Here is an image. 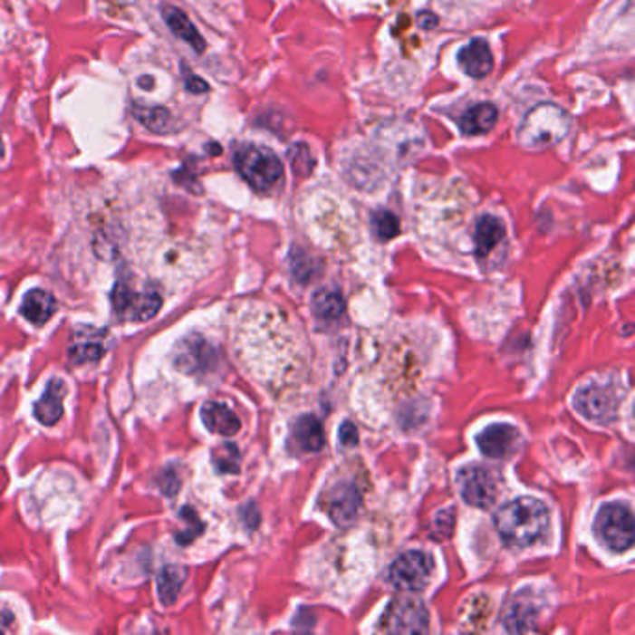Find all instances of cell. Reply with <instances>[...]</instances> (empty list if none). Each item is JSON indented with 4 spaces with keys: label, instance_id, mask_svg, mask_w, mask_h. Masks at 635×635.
I'll list each match as a JSON object with an SVG mask.
<instances>
[{
    "label": "cell",
    "instance_id": "cell-1",
    "mask_svg": "<svg viewBox=\"0 0 635 635\" xmlns=\"http://www.w3.org/2000/svg\"><path fill=\"white\" fill-rule=\"evenodd\" d=\"M495 526L507 546L526 548L546 534L548 509L541 500L522 496L496 511Z\"/></svg>",
    "mask_w": 635,
    "mask_h": 635
},
{
    "label": "cell",
    "instance_id": "cell-2",
    "mask_svg": "<svg viewBox=\"0 0 635 635\" xmlns=\"http://www.w3.org/2000/svg\"><path fill=\"white\" fill-rule=\"evenodd\" d=\"M572 118L569 111L553 102H541L534 106L526 118L522 120L518 127V143L530 149V151H539V149H548L557 145L571 132Z\"/></svg>",
    "mask_w": 635,
    "mask_h": 635
},
{
    "label": "cell",
    "instance_id": "cell-3",
    "mask_svg": "<svg viewBox=\"0 0 635 635\" xmlns=\"http://www.w3.org/2000/svg\"><path fill=\"white\" fill-rule=\"evenodd\" d=\"M238 173L258 192H268L283 177V164L266 147L245 145L235 155Z\"/></svg>",
    "mask_w": 635,
    "mask_h": 635
},
{
    "label": "cell",
    "instance_id": "cell-4",
    "mask_svg": "<svg viewBox=\"0 0 635 635\" xmlns=\"http://www.w3.org/2000/svg\"><path fill=\"white\" fill-rule=\"evenodd\" d=\"M594 534L613 552H624L635 543V516L622 504H606L596 515Z\"/></svg>",
    "mask_w": 635,
    "mask_h": 635
},
{
    "label": "cell",
    "instance_id": "cell-5",
    "mask_svg": "<svg viewBox=\"0 0 635 635\" xmlns=\"http://www.w3.org/2000/svg\"><path fill=\"white\" fill-rule=\"evenodd\" d=\"M381 628L389 635H428L429 611L415 596H398L381 617Z\"/></svg>",
    "mask_w": 635,
    "mask_h": 635
},
{
    "label": "cell",
    "instance_id": "cell-6",
    "mask_svg": "<svg viewBox=\"0 0 635 635\" xmlns=\"http://www.w3.org/2000/svg\"><path fill=\"white\" fill-rule=\"evenodd\" d=\"M624 394L610 385H589L576 394V409L578 413L592 422L610 424L619 415V405Z\"/></svg>",
    "mask_w": 635,
    "mask_h": 635
},
{
    "label": "cell",
    "instance_id": "cell-7",
    "mask_svg": "<svg viewBox=\"0 0 635 635\" xmlns=\"http://www.w3.org/2000/svg\"><path fill=\"white\" fill-rule=\"evenodd\" d=\"M433 572V559L424 552H407L399 555L390 567L389 582L407 592L422 591L429 583Z\"/></svg>",
    "mask_w": 635,
    "mask_h": 635
},
{
    "label": "cell",
    "instance_id": "cell-8",
    "mask_svg": "<svg viewBox=\"0 0 635 635\" xmlns=\"http://www.w3.org/2000/svg\"><path fill=\"white\" fill-rule=\"evenodd\" d=\"M457 483L461 496L468 505L489 509L498 496V483L491 470L472 465L459 472Z\"/></svg>",
    "mask_w": 635,
    "mask_h": 635
},
{
    "label": "cell",
    "instance_id": "cell-9",
    "mask_svg": "<svg viewBox=\"0 0 635 635\" xmlns=\"http://www.w3.org/2000/svg\"><path fill=\"white\" fill-rule=\"evenodd\" d=\"M216 362V350L201 334H190L184 339L173 355V364L184 373H203Z\"/></svg>",
    "mask_w": 635,
    "mask_h": 635
},
{
    "label": "cell",
    "instance_id": "cell-10",
    "mask_svg": "<svg viewBox=\"0 0 635 635\" xmlns=\"http://www.w3.org/2000/svg\"><path fill=\"white\" fill-rule=\"evenodd\" d=\"M325 511L336 526L346 528L353 524L361 511V495L350 483H341L332 487L327 496Z\"/></svg>",
    "mask_w": 635,
    "mask_h": 635
},
{
    "label": "cell",
    "instance_id": "cell-11",
    "mask_svg": "<svg viewBox=\"0 0 635 635\" xmlns=\"http://www.w3.org/2000/svg\"><path fill=\"white\" fill-rule=\"evenodd\" d=\"M520 433L509 424H493L477 435V446L485 457L505 459L515 454Z\"/></svg>",
    "mask_w": 635,
    "mask_h": 635
},
{
    "label": "cell",
    "instance_id": "cell-12",
    "mask_svg": "<svg viewBox=\"0 0 635 635\" xmlns=\"http://www.w3.org/2000/svg\"><path fill=\"white\" fill-rule=\"evenodd\" d=\"M539 611L534 592H516L504 611V628L513 635H524L535 624Z\"/></svg>",
    "mask_w": 635,
    "mask_h": 635
},
{
    "label": "cell",
    "instance_id": "cell-13",
    "mask_svg": "<svg viewBox=\"0 0 635 635\" xmlns=\"http://www.w3.org/2000/svg\"><path fill=\"white\" fill-rule=\"evenodd\" d=\"M457 62L461 69L472 79H483L493 71L495 60L493 53L485 40H474L461 49Z\"/></svg>",
    "mask_w": 635,
    "mask_h": 635
},
{
    "label": "cell",
    "instance_id": "cell-14",
    "mask_svg": "<svg viewBox=\"0 0 635 635\" xmlns=\"http://www.w3.org/2000/svg\"><path fill=\"white\" fill-rule=\"evenodd\" d=\"M201 419L208 431L223 435V437H235L242 424L240 419L233 413V410L226 403L217 401H207L201 409Z\"/></svg>",
    "mask_w": 635,
    "mask_h": 635
},
{
    "label": "cell",
    "instance_id": "cell-15",
    "mask_svg": "<svg viewBox=\"0 0 635 635\" xmlns=\"http://www.w3.org/2000/svg\"><path fill=\"white\" fill-rule=\"evenodd\" d=\"M63 396L65 383L62 380H53L42 399L34 405V417L45 426L56 424L63 415Z\"/></svg>",
    "mask_w": 635,
    "mask_h": 635
},
{
    "label": "cell",
    "instance_id": "cell-16",
    "mask_svg": "<svg viewBox=\"0 0 635 635\" xmlns=\"http://www.w3.org/2000/svg\"><path fill=\"white\" fill-rule=\"evenodd\" d=\"M56 309H58V303L54 300V295L45 290L35 288L24 295L21 314L34 325H43L53 318Z\"/></svg>",
    "mask_w": 635,
    "mask_h": 635
},
{
    "label": "cell",
    "instance_id": "cell-17",
    "mask_svg": "<svg viewBox=\"0 0 635 635\" xmlns=\"http://www.w3.org/2000/svg\"><path fill=\"white\" fill-rule=\"evenodd\" d=\"M505 238V227L504 223L495 217V216H483L477 226H476V233H474V242H476V256L477 258H485L487 255H491L496 245L502 244V240Z\"/></svg>",
    "mask_w": 635,
    "mask_h": 635
},
{
    "label": "cell",
    "instance_id": "cell-18",
    "mask_svg": "<svg viewBox=\"0 0 635 635\" xmlns=\"http://www.w3.org/2000/svg\"><path fill=\"white\" fill-rule=\"evenodd\" d=\"M162 17L166 21V24L171 28V32L180 37L182 42L188 43L196 53H205L207 49V43L203 40V35L196 30V26L192 24V21L186 17L178 8H173V6H166L162 10Z\"/></svg>",
    "mask_w": 635,
    "mask_h": 635
},
{
    "label": "cell",
    "instance_id": "cell-19",
    "mask_svg": "<svg viewBox=\"0 0 635 635\" xmlns=\"http://www.w3.org/2000/svg\"><path fill=\"white\" fill-rule=\"evenodd\" d=\"M498 121V110L495 104L491 102H483V104H476L470 110H467L459 127L465 134L468 136H477V134H485L495 129Z\"/></svg>",
    "mask_w": 635,
    "mask_h": 635
},
{
    "label": "cell",
    "instance_id": "cell-20",
    "mask_svg": "<svg viewBox=\"0 0 635 635\" xmlns=\"http://www.w3.org/2000/svg\"><path fill=\"white\" fill-rule=\"evenodd\" d=\"M292 435L303 452H320L325 442L322 422L313 415L297 419L292 428Z\"/></svg>",
    "mask_w": 635,
    "mask_h": 635
},
{
    "label": "cell",
    "instance_id": "cell-21",
    "mask_svg": "<svg viewBox=\"0 0 635 635\" xmlns=\"http://www.w3.org/2000/svg\"><path fill=\"white\" fill-rule=\"evenodd\" d=\"M313 311L316 318L323 322H332V320H339L344 314L346 305L339 292L323 288V290H318L313 297Z\"/></svg>",
    "mask_w": 635,
    "mask_h": 635
},
{
    "label": "cell",
    "instance_id": "cell-22",
    "mask_svg": "<svg viewBox=\"0 0 635 635\" xmlns=\"http://www.w3.org/2000/svg\"><path fill=\"white\" fill-rule=\"evenodd\" d=\"M132 114L147 130L157 132V134H164L171 127V114L162 106L134 104Z\"/></svg>",
    "mask_w": 635,
    "mask_h": 635
},
{
    "label": "cell",
    "instance_id": "cell-23",
    "mask_svg": "<svg viewBox=\"0 0 635 635\" xmlns=\"http://www.w3.org/2000/svg\"><path fill=\"white\" fill-rule=\"evenodd\" d=\"M186 571L177 565H168L159 574V596L164 606H171L184 585Z\"/></svg>",
    "mask_w": 635,
    "mask_h": 635
},
{
    "label": "cell",
    "instance_id": "cell-24",
    "mask_svg": "<svg viewBox=\"0 0 635 635\" xmlns=\"http://www.w3.org/2000/svg\"><path fill=\"white\" fill-rule=\"evenodd\" d=\"M491 611H493V604L487 596L485 594L476 596V599H472L465 610V613H467V617L463 619L465 628L470 633H477V631L485 630V626H487V622H489Z\"/></svg>",
    "mask_w": 635,
    "mask_h": 635
},
{
    "label": "cell",
    "instance_id": "cell-25",
    "mask_svg": "<svg viewBox=\"0 0 635 635\" xmlns=\"http://www.w3.org/2000/svg\"><path fill=\"white\" fill-rule=\"evenodd\" d=\"M160 307H162V297L157 292L134 293L127 314L132 320L145 322V320H151L160 311Z\"/></svg>",
    "mask_w": 635,
    "mask_h": 635
},
{
    "label": "cell",
    "instance_id": "cell-26",
    "mask_svg": "<svg viewBox=\"0 0 635 635\" xmlns=\"http://www.w3.org/2000/svg\"><path fill=\"white\" fill-rule=\"evenodd\" d=\"M102 355H104V346L97 339H82L79 342H74L69 350V357L74 364L97 362Z\"/></svg>",
    "mask_w": 635,
    "mask_h": 635
},
{
    "label": "cell",
    "instance_id": "cell-27",
    "mask_svg": "<svg viewBox=\"0 0 635 635\" xmlns=\"http://www.w3.org/2000/svg\"><path fill=\"white\" fill-rule=\"evenodd\" d=\"M292 171L297 177H309L316 166V160L311 155V149L307 143H293L288 151Z\"/></svg>",
    "mask_w": 635,
    "mask_h": 635
},
{
    "label": "cell",
    "instance_id": "cell-28",
    "mask_svg": "<svg viewBox=\"0 0 635 635\" xmlns=\"http://www.w3.org/2000/svg\"><path fill=\"white\" fill-rule=\"evenodd\" d=\"M214 465L223 474H236L240 470V452L235 444H226L214 452Z\"/></svg>",
    "mask_w": 635,
    "mask_h": 635
},
{
    "label": "cell",
    "instance_id": "cell-29",
    "mask_svg": "<svg viewBox=\"0 0 635 635\" xmlns=\"http://www.w3.org/2000/svg\"><path fill=\"white\" fill-rule=\"evenodd\" d=\"M371 223L373 229H376V235L381 240H392L399 235V219L389 210H380L373 214Z\"/></svg>",
    "mask_w": 635,
    "mask_h": 635
},
{
    "label": "cell",
    "instance_id": "cell-30",
    "mask_svg": "<svg viewBox=\"0 0 635 635\" xmlns=\"http://www.w3.org/2000/svg\"><path fill=\"white\" fill-rule=\"evenodd\" d=\"M180 516H182L186 522H188L190 528H188V530H184L182 534H178V535H177V541H178L180 544H190V543L203 532V524L199 522L197 515L194 513V509H190V507H184V509L180 511Z\"/></svg>",
    "mask_w": 635,
    "mask_h": 635
},
{
    "label": "cell",
    "instance_id": "cell-31",
    "mask_svg": "<svg viewBox=\"0 0 635 635\" xmlns=\"http://www.w3.org/2000/svg\"><path fill=\"white\" fill-rule=\"evenodd\" d=\"M132 295H134V292L127 284H123V283L116 284L114 292H111V305H114V311L118 314H121V316L127 314L130 302H132Z\"/></svg>",
    "mask_w": 635,
    "mask_h": 635
},
{
    "label": "cell",
    "instance_id": "cell-32",
    "mask_svg": "<svg viewBox=\"0 0 635 635\" xmlns=\"http://www.w3.org/2000/svg\"><path fill=\"white\" fill-rule=\"evenodd\" d=\"M456 522V511L454 509H442L435 516V532L438 537H450L454 532Z\"/></svg>",
    "mask_w": 635,
    "mask_h": 635
},
{
    "label": "cell",
    "instance_id": "cell-33",
    "mask_svg": "<svg viewBox=\"0 0 635 635\" xmlns=\"http://www.w3.org/2000/svg\"><path fill=\"white\" fill-rule=\"evenodd\" d=\"M159 485H160V489L166 496L173 498L177 493H178V487H180V479L177 476V472L173 468H168L160 479H159Z\"/></svg>",
    "mask_w": 635,
    "mask_h": 635
},
{
    "label": "cell",
    "instance_id": "cell-34",
    "mask_svg": "<svg viewBox=\"0 0 635 635\" xmlns=\"http://www.w3.org/2000/svg\"><path fill=\"white\" fill-rule=\"evenodd\" d=\"M313 263V260L307 256V255H302V256H292V272L295 277H300V281L307 283L314 274H311L309 270V265Z\"/></svg>",
    "mask_w": 635,
    "mask_h": 635
},
{
    "label": "cell",
    "instance_id": "cell-35",
    "mask_svg": "<svg viewBox=\"0 0 635 635\" xmlns=\"http://www.w3.org/2000/svg\"><path fill=\"white\" fill-rule=\"evenodd\" d=\"M182 71H184L182 72L184 74V86L190 93H207L210 90L208 84L203 79L196 77V74H192V71L188 67L182 65Z\"/></svg>",
    "mask_w": 635,
    "mask_h": 635
},
{
    "label": "cell",
    "instance_id": "cell-36",
    "mask_svg": "<svg viewBox=\"0 0 635 635\" xmlns=\"http://www.w3.org/2000/svg\"><path fill=\"white\" fill-rule=\"evenodd\" d=\"M339 437H341V442H342L344 446H355V444L359 442V431H357V428H355L353 422H344V424L341 426Z\"/></svg>",
    "mask_w": 635,
    "mask_h": 635
},
{
    "label": "cell",
    "instance_id": "cell-37",
    "mask_svg": "<svg viewBox=\"0 0 635 635\" xmlns=\"http://www.w3.org/2000/svg\"><path fill=\"white\" fill-rule=\"evenodd\" d=\"M15 619L10 611L0 610V635H14Z\"/></svg>",
    "mask_w": 635,
    "mask_h": 635
},
{
    "label": "cell",
    "instance_id": "cell-38",
    "mask_svg": "<svg viewBox=\"0 0 635 635\" xmlns=\"http://www.w3.org/2000/svg\"><path fill=\"white\" fill-rule=\"evenodd\" d=\"M244 516H245V522H247V526H249V528H256V524L260 522V515H258L255 504H249V505L245 507Z\"/></svg>",
    "mask_w": 635,
    "mask_h": 635
},
{
    "label": "cell",
    "instance_id": "cell-39",
    "mask_svg": "<svg viewBox=\"0 0 635 635\" xmlns=\"http://www.w3.org/2000/svg\"><path fill=\"white\" fill-rule=\"evenodd\" d=\"M419 24H420L424 30H433V28L438 24V19H437V15H433V14H429V12H422V14L419 15Z\"/></svg>",
    "mask_w": 635,
    "mask_h": 635
},
{
    "label": "cell",
    "instance_id": "cell-40",
    "mask_svg": "<svg viewBox=\"0 0 635 635\" xmlns=\"http://www.w3.org/2000/svg\"><path fill=\"white\" fill-rule=\"evenodd\" d=\"M138 84L143 86V90H151L153 84H155V81H153L151 77H141V79L138 81Z\"/></svg>",
    "mask_w": 635,
    "mask_h": 635
},
{
    "label": "cell",
    "instance_id": "cell-41",
    "mask_svg": "<svg viewBox=\"0 0 635 635\" xmlns=\"http://www.w3.org/2000/svg\"><path fill=\"white\" fill-rule=\"evenodd\" d=\"M116 3H118V5H125V6H127V5H134L136 0H116Z\"/></svg>",
    "mask_w": 635,
    "mask_h": 635
},
{
    "label": "cell",
    "instance_id": "cell-42",
    "mask_svg": "<svg viewBox=\"0 0 635 635\" xmlns=\"http://www.w3.org/2000/svg\"><path fill=\"white\" fill-rule=\"evenodd\" d=\"M5 155V143H3V136H0V157Z\"/></svg>",
    "mask_w": 635,
    "mask_h": 635
},
{
    "label": "cell",
    "instance_id": "cell-43",
    "mask_svg": "<svg viewBox=\"0 0 635 635\" xmlns=\"http://www.w3.org/2000/svg\"><path fill=\"white\" fill-rule=\"evenodd\" d=\"M633 415H635V409H633Z\"/></svg>",
    "mask_w": 635,
    "mask_h": 635
}]
</instances>
